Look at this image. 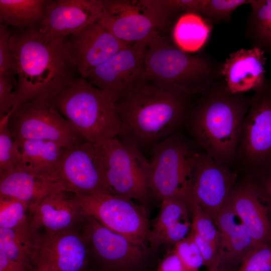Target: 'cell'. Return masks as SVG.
Returning <instances> with one entry per match:
<instances>
[{
    "mask_svg": "<svg viewBox=\"0 0 271 271\" xmlns=\"http://www.w3.org/2000/svg\"><path fill=\"white\" fill-rule=\"evenodd\" d=\"M66 40L46 36L37 27L12 33L10 44L17 61V85L11 112L29 101H52L78 78Z\"/></svg>",
    "mask_w": 271,
    "mask_h": 271,
    "instance_id": "cell-1",
    "label": "cell"
},
{
    "mask_svg": "<svg viewBox=\"0 0 271 271\" xmlns=\"http://www.w3.org/2000/svg\"><path fill=\"white\" fill-rule=\"evenodd\" d=\"M251 97L231 92L222 78L198 95L183 127L201 151L232 169Z\"/></svg>",
    "mask_w": 271,
    "mask_h": 271,
    "instance_id": "cell-2",
    "label": "cell"
},
{
    "mask_svg": "<svg viewBox=\"0 0 271 271\" xmlns=\"http://www.w3.org/2000/svg\"><path fill=\"white\" fill-rule=\"evenodd\" d=\"M192 98L146 83L115 102L121 124L117 138L140 150L151 148L183 127Z\"/></svg>",
    "mask_w": 271,
    "mask_h": 271,
    "instance_id": "cell-3",
    "label": "cell"
},
{
    "mask_svg": "<svg viewBox=\"0 0 271 271\" xmlns=\"http://www.w3.org/2000/svg\"><path fill=\"white\" fill-rule=\"evenodd\" d=\"M222 64L208 53L183 51L167 34L158 36L147 45L149 83L175 93L191 97L203 93L222 78Z\"/></svg>",
    "mask_w": 271,
    "mask_h": 271,
    "instance_id": "cell-4",
    "label": "cell"
},
{
    "mask_svg": "<svg viewBox=\"0 0 271 271\" xmlns=\"http://www.w3.org/2000/svg\"><path fill=\"white\" fill-rule=\"evenodd\" d=\"M51 102L87 142L99 143L117 137L120 132L115 102L85 79H76Z\"/></svg>",
    "mask_w": 271,
    "mask_h": 271,
    "instance_id": "cell-5",
    "label": "cell"
},
{
    "mask_svg": "<svg viewBox=\"0 0 271 271\" xmlns=\"http://www.w3.org/2000/svg\"><path fill=\"white\" fill-rule=\"evenodd\" d=\"M253 91L232 167L238 181L251 184L271 173V79Z\"/></svg>",
    "mask_w": 271,
    "mask_h": 271,
    "instance_id": "cell-6",
    "label": "cell"
},
{
    "mask_svg": "<svg viewBox=\"0 0 271 271\" xmlns=\"http://www.w3.org/2000/svg\"><path fill=\"white\" fill-rule=\"evenodd\" d=\"M189 139L179 130L151 148L148 184L152 195L161 201H188L200 151Z\"/></svg>",
    "mask_w": 271,
    "mask_h": 271,
    "instance_id": "cell-7",
    "label": "cell"
},
{
    "mask_svg": "<svg viewBox=\"0 0 271 271\" xmlns=\"http://www.w3.org/2000/svg\"><path fill=\"white\" fill-rule=\"evenodd\" d=\"M104 14L99 22L127 44H147L167 34L177 19L164 0H102Z\"/></svg>",
    "mask_w": 271,
    "mask_h": 271,
    "instance_id": "cell-8",
    "label": "cell"
},
{
    "mask_svg": "<svg viewBox=\"0 0 271 271\" xmlns=\"http://www.w3.org/2000/svg\"><path fill=\"white\" fill-rule=\"evenodd\" d=\"M104 159L106 181L112 195L147 201L150 162L138 148L117 137L97 144Z\"/></svg>",
    "mask_w": 271,
    "mask_h": 271,
    "instance_id": "cell-9",
    "label": "cell"
},
{
    "mask_svg": "<svg viewBox=\"0 0 271 271\" xmlns=\"http://www.w3.org/2000/svg\"><path fill=\"white\" fill-rule=\"evenodd\" d=\"M75 195L84 215L94 218L134 244L145 247L150 230L149 220L144 210L131 199L110 194Z\"/></svg>",
    "mask_w": 271,
    "mask_h": 271,
    "instance_id": "cell-10",
    "label": "cell"
},
{
    "mask_svg": "<svg viewBox=\"0 0 271 271\" xmlns=\"http://www.w3.org/2000/svg\"><path fill=\"white\" fill-rule=\"evenodd\" d=\"M9 126L16 141H51L68 149L85 141L49 101L33 100L21 105L11 112Z\"/></svg>",
    "mask_w": 271,
    "mask_h": 271,
    "instance_id": "cell-11",
    "label": "cell"
},
{
    "mask_svg": "<svg viewBox=\"0 0 271 271\" xmlns=\"http://www.w3.org/2000/svg\"><path fill=\"white\" fill-rule=\"evenodd\" d=\"M148 44H130L97 67L85 79L115 102L149 83L145 59Z\"/></svg>",
    "mask_w": 271,
    "mask_h": 271,
    "instance_id": "cell-12",
    "label": "cell"
},
{
    "mask_svg": "<svg viewBox=\"0 0 271 271\" xmlns=\"http://www.w3.org/2000/svg\"><path fill=\"white\" fill-rule=\"evenodd\" d=\"M55 178L75 194H112L105 174L104 159L97 144L83 141L67 149Z\"/></svg>",
    "mask_w": 271,
    "mask_h": 271,
    "instance_id": "cell-13",
    "label": "cell"
},
{
    "mask_svg": "<svg viewBox=\"0 0 271 271\" xmlns=\"http://www.w3.org/2000/svg\"><path fill=\"white\" fill-rule=\"evenodd\" d=\"M90 262L85 239L76 228L37 233L33 271H87Z\"/></svg>",
    "mask_w": 271,
    "mask_h": 271,
    "instance_id": "cell-14",
    "label": "cell"
},
{
    "mask_svg": "<svg viewBox=\"0 0 271 271\" xmlns=\"http://www.w3.org/2000/svg\"><path fill=\"white\" fill-rule=\"evenodd\" d=\"M81 232L87 245L90 262L102 271H122L139 263L144 247L85 215Z\"/></svg>",
    "mask_w": 271,
    "mask_h": 271,
    "instance_id": "cell-15",
    "label": "cell"
},
{
    "mask_svg": "<svg viewBox=\"0 0 271 271\" xmlns=\"http://www.w3.org/2000/svg\"><path fill=\"white\" fill-rule=\"evenodd\" d=\"M238 177L228 166L219 164L200 151L197 154L188 206L199 205L215 224L228 203Z\"/></svg>",
    "mask_w": 271,
    "mask_h": 271,
    "instance_id": "cell-16",
    "label": "cell"
},
{
    "mask_svg": "<svg viewBox=\"0 0 271 271\" xmlns=\"http://www.w3.org/2000/svg\"><path fill=\"white\" fill-rule=\"evenodd\" d=\"M66 43L77 72L84 79L130 45L119 40L99 21L69 36Z\"/></svg>",
    "mask_w": 271,
    "mask_h": 271,
    "instance_id": "cell-17",
    "label": "cell"
},
{
    "mask_svg": "<svg viewBox=\"0 0 271 271\" xmlns=\"http://www.w3.org/2000/svg\"><path fill=\"white\" fill-rule=\"evenodd\" d=\"M102 0L49 1L37 26L43 34L67 38L103 17Z\"/></svg>",
    "mask_w": 271,
    "mask_h": 271,
    "instance_id": "cell-18",
    "label": "cell"
},
{
    "mask_svg": "<svg viewBox=\"0 0 271 271\" xmlns=\"http://www.w3.org/2000/svg\"><path fill=\"white\" fill-rule=\"evenodd\" d=\"M30 226L35 231L55 232L75 228L83 221V214L74 193L54 192L29 205Z\"/></svg>",
    "mask_w": 271,
    "mask_h": 271,
    "instance_id": "cell-19",
    "label": "cell"
},
{
    "mask_svg": "<svg viewBox=\"0 0 271 271\" xmlns=\"http://www.w3.org/2000/svg\"><path fill=\"white\" fill-rule=\"evenodd\" d=\"M228 203L250 231L256 246L271 241V215L253 184L237 181Z\"/></svg>",
    "mask_w": 271,
    "mask_h": 271,
    "instance_id": "cell-20",
    "label": "cell"
},
{
    "mask_svg": "<svg viewBox=\"0 0 271 271\" xmlns=\"http://www.w3.org/2000/svg\"><path fill=\"white\" fill-rule=\"evenodd\" d=\"M256 48L233 52L223 62L221 74L232 93L254 90L265 78L266 58Z\"/></svg>",
    "mask_w": 271,
    "mask_h": 271,
    "instance_id": "cell-21",
    "label": "cell"
},
{
    "mask_svg": "<svg viewBox=\"0 0 271 271\" xmlns=\"http://www.w3.org/2000/svg\"><path fill=\"white\" fill-rule=\"evenodd\" d=\"M62 190H66L54 178L37 173L25 167L0 174V196L17 199L28 205Z\"/></svg>",
    "mask_w": 271,
    "mask_h": 271,
    "instance_id": "cell-22",
    "label": "cell"
},
{
    "mask_svg": "<svg viewBox=\"0 0 271 271\" xmlns=\"http://www.w3.org/2000/svg\"><path fill=\"white\" fill-rule=\"evenodd\" d=\"M237 216L228 202L218 214L215 225L219 231L223 256L220 266L236 270L247 255L256 247L248 228Z\"/></svg>",
    "mask_w": 271,
    "mask_h": 271,
    "instance_id": "cell-23",
    "label": "cell"
},
{
    "mask_svg": "<svg viewBox=\"0 0 271 271\" xmlns=\"http://www.w3.org/2000/svg\"><path fill=\"white\" fill-rule=\"evenodd\" d=\"M16 141L22 154L25 167L37 173L56 179L55 174L57 168L68 148L56 142L47 140Z\"/></svg>",
    "mask_w": 271,
    "mask_h": 271,
    "instance_id": "cell-24",
    "label": "cell"
},
{
    "mask_svg": "<svg viewBox=\"0 0 271 271\" xmlns=\"http://www.w3.org/2000/svg\"><path fill=\"white\" fill-rule=\"evenodd\" d=\"M213 25L199 15L181 14L175 20L171 37L175 45L183 51L193 53L207 43Z\"/></svg>",
    "mask_w": 271,
    "mask_h": 271,
    "instance_id": "cell-25",
    "label": "cell"
},
{
    "mask_svg": "<svg viewBox=\"0 0 271 271\" xmlns=\"http://www.w3.org/2000/svg\"><path fill=\"white\" fill-rule=\"evenodd\" d=\"M48 0H0V22L23 30L37 27L42 20Z\"/></svg>",
    "mask_w": 271,
    "mask_h": 271,
    "instance_id": "cell-26",
    "label": "cell"
},
{
    "mask_svg": "<svg viewBox=\"0 0 271 271\" xmlns=\"http://www.w3.org/2000/svg\"><path fill=\"white\" fill-rule=\"evenodd\" d=\"M245 37L251 46L271 54V0H251Z\"/></svg>",
    "mask_w": 271,
    "mask_h": 271,
    "instance_id": "cell-27",
    "label": "cell"
},
{
    "mask_svg": "<svg viewBox=\"0 0 271 271\" xmlns=\"http://www.w3.org/2000/svg\"><path fill=\"white\" fill-rule=\"evenodd\" d=\"M38 232L31 226L19 229L0 228V253L33 271L32 258Z\"/></svg>",
    "mask_w": 271,
    "mask_h": 271,
    "instance_id": "cell-28",
    "label": "cell"
},
{
    "mask_svg": "<svg viewBox=\"0 0 271 271\" xmlns=\"http://www.w3.org/2000/svg\"><path fill=\"white\" fill-rule=\"evenodd\" d=\"M251 0H193L192 13L200 15L212 25L228 23L233 13Z\"/></svg>",
    "mask_w": 271,
    "mask_h": 271,
    "instance_id": "cell-29",
    "label": "cell"
},
{
    "mask_svg": "<svg viewBox=\"0 0 271 271\" xmlns=\"http://www.w3.org/2000/svg\"><path fill=\"white\" fill-rule=\"evenodd\" d=\"M10 115L0 118V174L25 167L21 151L9 128Z\"/></svg>",
    "mask_w": 271,
    "mask_h": 271,
    "instance_id": "cell-30",
    "label": "cell"
},
{
    "mask_svg": "<svg viewBox=\"0 0 271 271\" xmlns=\"http://www.w3.org/2000/svg\"><path fill=\"white\" fill-rule=\"evenodd\" d=\"M29 205L17 199L0 196V228L19 229L30 227Z\"/></svg>",
    "mask_w": 271,
    "mask_h": 271,
    "instance_id": "cell-31",
    "label": "cell"
},
{
    "mask_svg": "<svg viewBox=\"0 0 271 271\" xmlns=\"http://www.w3.org/2000/svg\"><path fill=\"white\" fill-rule=\"evenodd\" d=\"M189 211L187 204L183 201L172 199L162 200L159 213L150 228L148 240L176 222L188 219Z\"/></svg>",
    "mask_w": 271,
    "mask_h": 271,
    "instance_id": "cell-32",
    "label": "cell"
},
{
    "mask_svg": "<svg viewBox=\"0 0 271 271\" xmlns=\"http://www.w3.org/2000/svg\"><path fill=\"white\" fill-rule=\"evenodd\" d=\"M188 207L192 214L191 231L222 249L219 231L210 216L198 204Z\"/></svg>",
    "mask_w": 271,
    "mask_h": 271,
    "instance_id": "cell-33",
    "label": "cell"
},
{
    "mask_svg": "<svg viewBox=\"0 0 271 271\" xmlns=\"http://www.w3.org/2000/svg\"><path fill=\"white\" fill-rule=\"evenodd\" d=\"M7 25L0 24V76L17 85V61L10 47L12 33Z\"/></svg>",
    "mask_w": 271,
    "mask_h": 271,
    "instance_id": "cell-34",
    "label": "cell"
},
{
    "mask_svg": "<svg viewBox=\"0 0 271 271\" xmlns=\"http://www.w3.org/2000/svg\"><path fill=\"white\" fill-rule=\"evenodd\" d=\"M173 250L179 257L186 271H198L204 265L200 250L190 233L176 243Z\"/></svg>",
    "mask_w": 271,
    "mask_h": 271,
    "instance_id": "cell-35",
    "label": "cell"
},
{
    "mask_svg": "<svg viewBox=\"0 0 271 271\" xmlns=\"http://www.w3.org/2000/svg\"><path fill=\"white\" fill-rule=\"evenodd\" d=\"M236 271H271V241L254 248Z\"/></svg>",
    "mask_w": 271,
    "mask_h": 271,
    "instance_id": "cell-36",
    "label": "cell"
},
{
    "mask_svg": "<svg viewBox=\"0 0 271 271\" xmlns=\"http://www.w3.org/2000/svg\"><path fill=\"white\" fill-rule=\"evenodd\" d=\"M191 228V223L188 219L182 220L170 226L148 240L154 248L163 244L175 245L188 235Z\"/></svg>",
    "mask_w": 271,
    "mask_h": 271,
    "instance_id": "cell-37",
    "label": "cell"
},
{
    "mask_svg": "<svg viewBox=\"0 0 271 271\" xmlns=\"http://www.w3.org/2000/svg\"><path fill=\"white\" fill-rule=\"evenodd\" d=\"M189 233L200 250L203 259L204 265L207 271L217 270L220 267L222 261L223 250L191 230Z\"/></svg>",
    "mask_w": 271,
    "mask_h": 271,
    "instance_id": "cell-38",
    "label": "cell"
},
{
    "mask_svg": "<svg viewBox=\"0 0 271 271\" xmlns=\"http://www.w3.org/2000/svg\"><path fill=\"white\" fill-rule=\"evenodd\" d=\"M16 87L11 80L0 76V118L11 112L15 102Z\"/></svg>",
    "mask_w": 271,
    "mask_h": 271,
    "instance_id": "cell-39",
    "label": "cell"
},
{
    "mask_svg": "<svg viewBox=\"0 0 271 271\" xmlns=\"http://www.w3.org/2000/svg\"><path fill=\"white\" fill-rule=\"evenodd\" d=\"M252 184L254 185L271 215V173Z\"/></svg>",
    "mask_w": 271,
    "mask_h": 271,
    "instance_id": "cell-40",
    "label": "cell"
},
{
    "mask_svg": "<svg viewBox=\"0 0 271 271\" xmlns=\"http://www.w3.org/2000/svg\"><path fill=\"white\" fill-rule=\"evenodd\" d=\"M159 271H186L179 257L174 251L163 260Z\"/></svg>",
    "mask_w": 271,
    "mask_h": 271,
    "instance_id": "cell-41",
    "label": "cell"
},
{
    "mask_svg": "<svg viewBox=\"0 0 271 271\" xmlns=\"http://www.w3.org/2000/svg\"><path fill=\"white\" fill-rule=\"evenodd\" d=\"M0 271H29L21 264L12 261L0 253Z\"/></svg>",
    "mask_w": 271,
    "mask_h": 271,
    "instance_id": "cell-42",
    "label": "cell"
},
{
    "mask_svg": "<svg viewBox=\"0 0 271 271\" xmlns=\"http://www.w3.org/2000/svg\"><path fill=\"white\" fill-rule=\"evenodd\" d=\"M215 271H236V270L224 266H220L217 270Z\"/></svg>",
    "mask_w": 271,
    "mask_h": 271,
    "instance_id": "cell-43",
    "label": "cell"
}]
</instances>
